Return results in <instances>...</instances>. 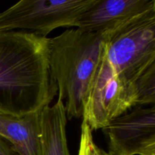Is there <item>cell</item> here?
<instances>
[{
	"label": "cell",
	"mask_w": 155,
	"mask_h": 155,
	"mask_svg": "<svg viewBox=\"0 0 155 155\" xmlns=\"http://www.w3.org/2000/svg\"><path fill=\"white\" fill-rule=\"evenodd\" d=\"M57 94L49 66V38L0 32V112L23 116L42 111Z\"/></svg>",
	"instance_id": "cell-1"
},
{
	"label": "cell",
	"mask_w": 155,
	"mask_h": 155,
	"mask_svg": "<svg viewBox=\"0 0 155 155\" xmlns=\"http://www.w3.org/2000/svg\"><path fill=\"white\" fill-rule=\"evenodd\" d=\"M109 32L65 30L49 39V66L67 120L83 117Z\"/></svg>",
	"instance_id": "cell-2"
},
{
	"label": "cell",
	"mask_w": 155,
	"mask_h": 155,
	"mask_svg": "<svg viewBox=\"0 0 155 155\" xmlns=\"http://www.w3.org/2000/svg\"><path fill=\"white\" fill-rule=\"evenodd\" d=\"M104 54L114 72L135 85L155 65V8L109 31Z\"/></svg>",
	"instance_id": "cell-3"
},
{
	"label": "cell",
	"mask_w": 155,
	"mask_h": 155,
	"mask_svg": "<svg viewBox=\"0 0 155 155\" xmlns=\"http://www.w3.org/2000/svg\"><path fill=\"white\" fill-rule=\"evenodd\" d=\"M95 0H22L0 13V32L23 31L42 37L58 27H75Z\"/></svg>",
	"instance_id": "cell-4"
},
{
	"label": "cell",
	"mask_w": 155,
	"mask_h": 155,
	"mask_svg": "<svg viewBox=\"0 0 155 155\" xmlns=\"http://www.w3.org/2000/svg\"><path fill=\"white\" fill-rule=\"evenodd\" d=\"M136 106V86L114 72L103 50L86 99L83 120L92 130H102L114 119Z\"/></svg>",
	"instance_id": "cell-5"
},
{
	"label": "cell",
	"mask_w": 155,
	"mask_h": 155,
	"mask_svg": "<svg viewBox=\"0 0 155 155\" xmlns=\"http://www.w3.org/2000/svg\"><path fill=\"white\" fill-rule=\"evenodd\" d=\"M110 155H155V107H136L102 129Z\"/></svg>",
	"instance_id": "cell-6"
},
{
	"label": "cell",
	"mask_w": 155,
	"mask_h": 155,
	"mask_svg": "<svg viewBox=\"0 0 155 155\" xmlns=\"http://www.w3.org/2000/svg\"><path fill=\"white\" fill-rule=\"evenodd\" d=\"M152 8L154 0H95L78 18L75 27L86 32H109Z\"/></svg>",
	"instance_id": "cell-7"
},
{
	"label": "cell",
	"mask_w": 155,
	"mask_h": 155,
	"mask_svg": "<svg viewBox=\"0 0 155 155\" xmlns=\"http://www.w3.org/2000/svg\"><path fill=\"white\" fill-rule=\"evenodd\" d=\"M0 137L19 155H41V111L23 116L0 112Z\"/></svg>",
	"instance_id": "cell-8"
},
{
	"label": "cell",
	"mask_w": 155,
	"mask_h": 155,
	"mask_svg": "<svg viewBox=\"0 0 155 155\" xmlns=\"http://www.w3.org/2000/svg\"><path fill=\"white\" fill-rule=\"evenodd\" d=\"M67 116L63 102L58 99L41 111V155H71L66 135Z\"/></svg>",
	"instance_id": "cell-9"
},
{
	"label": "cell",
	"mask_w": 155,
	"mask_h": 155,
	"mask_svg": "<svg viewBox=\"0 0 155 155\" xmlns=\"http://www.w3.org/2000/svg\"><path fill=\"white\" fill-rule=\"evenodd\" d=\"M137 94V106L154 105L155 103V65L145 71L135 83Z\"/></svg>",
	"instance_id": "cell-10"
},
{
	"label": "cell",
	"mask_w": 155,
	"mask_h": 155,
	"mask_svg": "<svg viewBox=\"0 0 155 155\" xmlns=\"http://www.w3.org/2000/svg\"><path fill=\"white\" fill-rule=\"evenodd\" d=\"M92 133V130L89 125L83 120L78 155H93V147L95 142H94Z\"/></svg>",
	"instance_id": "cell-11"
},
{
	"label": "cell",
	"mask_w": 155,
	"mask_h": 155,
	"mask_svg": "<svg viewBox=\"0 0 155 155\" xmlns=\"http://www.w3.org/2000/svg\"><path fill=\"white\" fill-rule=\"evenodd\" d=\"M0 155H19L9 142L0 137Z\"/></svg>",
	"instance_id": "cell-12"
},
{
	"label": "cell",
	"mask_w": 155,
	"mask_h": 155,
	"mask_svg": "<svg viewBox=\"0 0 155 155\" xmlns=\"http://www.w3.org/2000/svg\"><path fill=\"white\" fill-rule=\"evenodd\" d=\"M93 155H110L108 152L105 151L104 150L101 149V148L98 146L96 144H95L93 147Z\"/></svg>",
	"instance_id": "cell-13"
}]
</instances>
